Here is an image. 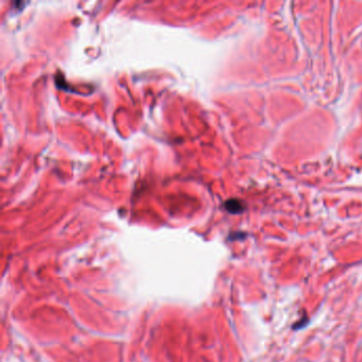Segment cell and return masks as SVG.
<instances>
[{
  "mask_svg": "<svg viewBox=\"0 0 362 362\" xmlns=\"http://www.w3.org/2000/svg\"><path fill=\"white\" fill-rule=\"evenodd\" d=\"M225 208L229 213L237 214V213H240L241 211H244V205L240 201L232 199V200H228L227 202H225Z\"/></svg>",
  "mask_w": 362,
  "mask_h": 362,
  "instance_id": "cell-1",
  "label": "cell"
}]
</instances>
